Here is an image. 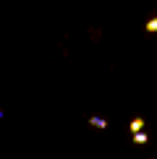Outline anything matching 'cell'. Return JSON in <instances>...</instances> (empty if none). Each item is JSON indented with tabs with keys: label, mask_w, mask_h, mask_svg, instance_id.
Wrapping results in <instances>:
<instances>
[{
	"label": "cell",
	"mask_w": 157,
	"mask_h": 159,
	"mask_svg": "<svg viewBox=\"0 0 157 159\" xmlns=\"http://www.w3.org/2000/svg\"><path fill=\"white\" fill-rule=\"evenodd\" d=\"M128 128L134 130V133H139V130L144 128V120H141V117H134V120H131V125H128Z\"/></svg>",
	"instance_id": "1"
},
{
	"label": "cell",
	"mask_w": 157,
	"mask_h": 159,
	"mask_svg": "<svg viewBox=\"0 0 157 159\" xmlns=\"http://www.w3.org/2000/svg\"><path fill=\"white\" fill-rule=\"evenodd\" d=\"M0 120H3V110H0Z\"/></svg>",
	"instance_id": "5"
},
{
	"label": "cell",
	"mask_w": 157,
	"mask_h": 159,
	"mask_svg": "<svg viewBox=\"0 0 157 159\" xmlns=\"http://www.w3.org/2000/svg\"><path fill=\"white\" fill-rule=\"evenodd\" d=\"M147 141H149L147 133H136V136H134V143H147Z\"/></svg>",
	"instance_id": "4"
},
{
	"label": "cell",
	"mask_w": 157,
	"mask_h": 159,
	"mask_svg": "<svg viewBox=\"0 0 157 159\" xmlns=\"http://www.w3.org/2000/svg\"><path fill=\"white\" fill-rule=\"evenodd\" d=\"M147 31H149V34H152V31H157V16L147 21Z\"/></svg>",
	"instance_id": "3"
},
{
	"label": "cell",
	"mask_w": 157,
	"mask_h": 159,
	"mask_svg": "<svg viewBox=\"0 0 157 159\" xmlns=\"http://www.w3.org/2000/svg\"><path fill=\"white\" fill-rule=\"evenodd\" d=\"M89 125H94V128H107V120H102V117H89Z\"/></svg>",
	"instance_id": "2"
}]
</instances>
